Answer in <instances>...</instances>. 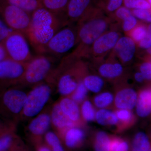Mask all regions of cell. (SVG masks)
Instances as JSON below:
<instances>
[{"label":"cell","mask_w":151,"mask_h":151,"mask_svg":"<svg viewBox=\"0 0 151 151\" xmlns=\"http://www.w3.org/2000/svg\"><path fill=\"white\" fill-rule=\"evenodd\" d=\"M8 58L3 45H0V61Z\"/></svg>","instance_id":"7bdbcfd3"},{"label":"cell","mask_w":151,"mask_h":151,"mask_svg":"<svg viewBox=\"0 0 151 151\" xmlns=\"http://www.w3.org/2000/svg\"><path fill=\"white\" fill-rule=\"evenodd\" d=\"M114 99V97L112 93L109 92H103L94 97V105L97 108H105L112 104Z\"/></svg>","instance_id":"4316f807"},{"label":"cell","mask_w":151,"mask_h":151,"mask_svg":"<svg viewBox=\"0 0 151 151\" xmlns=\"http://www.w3.org/2000/svg\"><path fill=\"white\" fill-rule=\"evenodd\" d=\"M140 71L145 78L151 80V63L145 62L142 63L140 66Z\"/></svg>","instance_id":"f35d334b"},{"label":"cell","mask_w":151,"mask_h":151,"mask_svg":"<svg viewBox=\"0 0 151 151\" xmlns=\"http://www.w3.org/2000/svg\"><path fill=\"white\" fill-rule=\"evenodd\" d=\"M105 9L108 12L113 13L122 6L123 0H106Z\"/></svg>","instance_id":"d590c367"},{"label":"cell","mask_w":151,"mask_h":151,"mask_svg":"<svg viewBox=\"0 0 151 151\" xmlns=\"http://www.w3.org/2000/svg\"><path fill=\"white\" fill-rule=\"evenodd\" d=\"M0 17L12 30L25 35L30 24L31 15L7 0H0Z\"/></svg>","instance_id":"52a82bcc"},{"label":"cell","mask_w":151,"mask_h":151,"mask_svg":"<svg viewBox=\"0 0 151 151\" xmlns=\"http://www.w3.org/2000/svg\"><path fill=\"white\" fill-rule=\"evenodd\" d=\"M94 0H69L65 16L69 24L77 22L93 7Z\"/></svg>","instance_id":"8fae6325"},{"label":"cell","mask_w":151,"mask_h":151,"mask_svg":"<svg viewBox=\"0 0 151 151\" xmlns=\"http://www.w3.org/2000/svg\"><path fill=\"white\" fill-rule=\"evenodd\" d=\"M139 46L144 49H149L151 47V24L149 25L147 30L145 37L140 42Z\"/></svg>","instance_id":"74e56055"},{"label":"cell","mask_w":151,"mask_h":151,"mask_svg":"<svg viewBox=\"0 0 151 151\" xmlns=\"http://www.w3.org/2000/svg\"><path fill=\"white\" fill-rule=\"evenodd\" d=\"M60 107L70 120L76 123L80 118V112L77 103L71 98H63L59 103Z\"/></svg>","instance_id":"d6986e66"},{"label":"cell","mask_w":151,"mask_h":151,"mask_svg":"<svg viewBox=\"0 0 151 151\" xmlns=\"http://www.w3.org/2000/svg\"><path fill=\"white\" fill-rule=\"evenodd\" d=\"M114 49L118 57L124 63H128L133 59L136 52L134 41L128 36L120 37Z\"/></svg>","instance_id":"7c38bea8"},{"label":"cell","mask_w":151,"mask_h":151,"mask_svg":"<svg viewBox=\"0 0 151 151\" xmlns=\"http://www.w3.org/2000/svg\"><path fill=\"white\" fill-rule=\"evenodd\" d=\"M150 148V141L145 134L140 132L135 135L132 151H147Z\"/></svg>","instance_id":"484cf974"},{"label":"cell","mask_w":151,"mask_h":151,"mask_svg":"<svg viewBox=\"0 0 151 151\" xmlns=\"http://www.w3.org/2000/svg\"><path fill=\"white\" fill-rule=\"evenodd\" d=\"M27 64L16 62L8 58L0 61V82L9 86L19 83Z\"/></svg>","instance_id":"9c48e42d"},{"label":"cell","mask_w":151,"mask_h":151,"mask_svg":"<svg viewBox=\"0 0 151 151\" xmlns=\"http://www.w3.org/2000/svg\"><path fill=\"white\" fill-rule=\"evenodd\" d=\"M137 94L134 89L126 88L117 92L114 102L116 108L119 109L131 110L137 105Z\"/></svg>","instance_id":"5bb4252c"},{"label":"cell","mask_w":151,"mask_h":151,"mask_svg":"<svg viewBox=\"0 0 151 151\" xmlns=\"http://www.w3.org/2000/svg\"><path fill=\"white\" fill-rule=\"evenodd\" d=\"M124 68L118 63H105L101 64L98 68L100 75L104 78L113 79L122 75Z\"/></svg>","instance_id":"44dd1931"},{"label":"cell","mask_w":151,"mask_h":151,"mask_svg":"<svg viewBox=\"0 0 151 151\" xmlns=\"http://www.w3.org/2000/svg\"><path fill=\"white\" fill-rule=\"evenodd\" d=\"M81 114L84 120L86 122H92L95 119V111L92 103L89 100L83 102L81 106Z\"/></svg>","instance_id":"83f0119b"},{"label":"cell","mask_w":151,"mask_h":151,"mask_svg":"<svg viewBox=\"0 0 151 151\" xmlns=\"http://www.w3.org/2000/svg\"><path fill=\"white\" fill-rule=\"evenodd\" d=\"M50 117L51 123L59 131L62 137L67 130L75 126V122L70 120L63 112L59 103L53 106Z\"/></svg>","instance_id":"9a60e30c"},{"label":"cell","mask_w":151,"mask_h":151,"mask_svg":"<svg viewBox=\"0 0 151 151\" xmlns=\"http://www.w3.org/2000/svg\"><path fill=\"white\" fill-rule=\"evenodd\" d=\"M147 33V30L145 27L140 26L133 29L131 32V37L133 40L140 42L145 37Z\"/></svg>","instance_id":"e575fe53"},{"label":"cell","mask_w":151,"mask_h":151,"mask_svg":"<svg viewBox=\"0 0 151 151\" xmlns=\"http://www.w3.org/2000/svg\"><path fill=\"white\" fill-rule=\"evenodd\" d=\"M120 38L118 32L114 30L106 32L93 43L88 55L92 54L96 57L104 56L114 48Z\"/></svg>","instance_id":"30bf717a"},{"label":"cell","mask_w":151,"mask_h":151,"mask_svg":"<svg viewBox=\"0 0 151 151\" xmlns=\"http://www.w3.org/2000/svg\"><path fill=\"white\" fill-rule=\"evenodd\" d=\"M7 1L11 4L31 15L36 10L42 7L37 0H7Z\"/></svg>","instance_id":"603a6c76"},{"label":"cell","mask_w":151,"mask_h":151,"mask_svg":"<svg viewBox=\"0 0 151 151\" xmlns=\"http://www.w3.org/2000/svg\"><path fill=\"white\" fill-rule=\"evenodd\" d=\"M116 114L119 121L124 124H129L132 121L133 115L130 110L119 109Z\"/></svg>","instance_id":"1f68e13d"},{"label":"cell","mask_w":151,"mask_h":151,"mask_svg":"<svg viewBox=\"0 0 151 151\" xmlns=\"http://www.w3.org/2000/svg\"><path fill=\"white\" fill-rule=\"evenodd\" d=\"M110 23L101 9H91L77 22V47L73 53L80 58L88 56L91 46L107 32Z\"/></svg>","instance_id":"7a4b0ae2"},{"label":"cell","mask_w":151,"mask_h":151,"mask_svg":"<svg viewBox=\"0 0 151 151\" xmlns=\"http://www.w3.org/2000/svg\"><path fill=\"white\" fill-rule=\"evenodd\" d=\"M13 126V123H8L7 124H4L0 122V135Z\"/></svg>","instance_id":"b9f144b4"},{"label":"cell","mask_w":151,"mask_h":151,"mask_svg":"<svg viewBox=\"0 0 151 151\" xmlns=\"http://www.w3.org/2000/svg\"><path fill=\"white\" fill-rule=\"evenodd\" d=\"M125 7L129 9H150L151 7L147 0H123Z\"/></svg>","instance_id":"f1b7e54d"},{"label":"cell","mask_w":151,"mask_h":151,"mask_svg":"<svg viewBox=\"0 0 151 151\" xmlns=\"http://www.w3.org/2000/svg\"><path fill=\"white\" fill-rule=\"evenodd\" d=\"M45 140L46 145L50 149L61 144L58 136L52 132H48L45 133Z\"/></svg>","instance_id":"4dcf8cb0"},{"label":"cell","mask_w":151,"mask_h":151,"mask_svg":"<svg viewBox=\"0 0 151 151\" xmlns=\"http://www.w3.org/2000/svg\"><path fill=\"white\" fill-rule=\"evenodd\" d=\"M136 107L137 114L140 117H147L150 114L151 89H145L140 93Z\"/></svg>","instance_id":"e0dca14e"},{"label":"cell","mask_w":151,"mask_h":151,"mask_svg":"<svg viewBox=\"0 0 151 151\" xmlns=\"http://www.w3.org/2000/svg\"><path fill=\"white\" fill-rule=\"evenodd\" d=\"M51 123V117L47 113L40 114L32 119L28 128L30 133L36 138V142L40 141V137L45 134Z\"/></svg>","instance_id":"4fadbf2b"},{"label":"cell","mask_w":151,"mask_h":151,"mask_svg":"<svg viewBox=\"0 0 151 151\" xmlns=\"http://www.w3.org/2000/svg\"><path fill=\"white\" fill-rule=\"evenodd\" d=\"M129 146L127 142L125 141H121L116 150L113 151H128Z\"/></svg>","instance_id":"60d3db41"},{"label":"cell","mask_w":151,"mask_h":151,"mask_svg":"<svg viewBox=\"0 0 151 151\" xmlns=\"http://www.w3.org/2000/svg\"><path fill=\"white\" fill-rule=\"evenodd\" d=\"M76 27L71 24L62 28L47 45L45 54L59 57L66 54L77 45Z\"/></svg>","instance_id":"5b68a950"},{"label":"cell","mask_w":151,"mask_h":151,"mask_svg":"<svg viewBox=\"0 0 151 151\" xmlns=\"http://www.w3.org/2000/svg\"><path fill=\"white\" fill-rule=\"evenodd\" d=\"M147 151H151V149L150 148V149H149Z\"/></svg>","instance_id":"c3c4849f"},{"label":"cell","mask_w":151,"mask_h":151,"mask_svg":"<svg viewBox=\"0 0 151 151\" xmlns=\"http://www.w3.org/2000/svg\"><path fill=\"white\" fill-rule=\"evenodd\" d=\"M35 85L27 94L22 114L27 118L37 116L48 102L51 94V83Z\"/></svg>","instance_id":"ba28073f"},{"label":"cell","mask_w":151,"mask_h":151,"mask_svg":"<svg viewBox=\"0 0 151 151\" xmlns=\"http://www.w3.org/2000/svg\"><path fill=\"white\" fill-rule=\"evenodd\" d=\"M14 31L8 26L2 19L0 17V38L3 42Z\"/></svg>","instance_id":"8d00e7d4"},{"label":"cell","mask_w":151,"mask_h":151,"mask_svg":"<svg viewBox=\"0 0 151 151\" xmlns=\"http://www.w3.org/2000/svg\"><path fill=\"white\" fill-rule=\"evenodd\" d=\"M26 36L22 33L13 31L4 41L3 45L9 59L26 63L33 57Z\"/></svg>","instance_id":"8992f818"},{"label":"cell","mask_w":151,"mask_h":151,"mask_svg":"<svg viewBox=\"0 0 151 151\" xmlns=\"http://www.w3.org/2000/svg\"><path fill=\"white\" fill-rule=\"evenodd\" d=\"M82 81L86 89L94 93L100 92L104 85L103 78L95 75L86 76Z\"/></svg>","instance_id":"cb8c5ba5"},{"label":"cell","mask_w":151,"mask_h":151,"mask_svg":"<svg viewBox=\"0 0 151 151\" xmlns=\"http://www.w3.org/2000/svg\"><path fill=\"white\" fill-rule=\"evenodd\" d=\"M14 126L0 135V151H12L20 147V141L14 132Z\"/></svg>","instance_id":"2e32d148"},{"label":"cell","mask_w":151,"mask_h":151,"mask_svg":"<svg viewBox=\"0 0 151 151\" xmlns=\"http://www.w3.org/2000/svg\"><path fill=\"white\" fill-rule=\"evenodd\" d=\"M63 137L66 147L74 149L80 145L84 140V133L80 128L74 127L67 130Z\"/></svg>","instance_id":"ac0fdd59"},{"label":"cell","mask_w":151,"mask_h":151,"mask_svg":"<svg viewBox=\"0 0 151 151\" xmlns=\"http://www.w3.org/2000/svg\"><path fill=\"white\" fill-rule=\"evenodd\" d=\"M135 80L138 82H142L145 78L141 72H137L134 75Z\"/></svg>","instance_id":"ee69618b"},{"label":"cell","mask_w":151,"mask_h":151,"mask_svg":"<svg viewBox=\"0 0 151 151\" xmlns=\"http://www.w3.org/2000/svg\"><path fill=\"white\" fill-rule=\"evenodd\" d=\"M122 25L123 30L127 32L133 29L136 26L137 23V19L132 13L125 18L123 20Z\"/></svg>","instance_id":"836d02e7"},{"label":"cell","mask_w":151,"mask_h":151,"mask_svg":"<svg viewBox=\"0 0 151 151\" xmlns=\"http://www.w3.org/2000/svg\"><path fill=\"white\" fill-rule=\"evenodd\" d=\"M12 151H25L23 150L21 148V147H19L15 149L14 150Z\"/></svg>","instance_id":"f6af8a7d"},{"label":"cell","mask_w":151,"mask_h":151,"mask_svg":"<svg viewBox=\"0 0 151 151\" xmlns=\"http://www.w3.org/2000/svg\"><path fill=\"white\" fill-rule=\"evenodd\" d=\"M87 92L88 89H86L82 80H81L78 83L74 92L72 93L71 99L77 103H81L86 97Z\"/></svg>","instance_id":"f546056e"},{"label":"cell","mask_w":151,"mask_h":151,"mask_svg":"<svg viewBox=\"0 0 151 151\" xmlns=\"http://www.w3.org/2000/svg\"><path fill=\"white\" fill-rule=\"evenodd\" d=\"M68 24L65 17L40 7L31 14L30 24L25 36L38 54H45L49 41L60 29Z\"/></svg>","instance_id":"6da1fadb"},{"label":"cell","mask_w":151,"mask_h":151,"mask_svg":"<svg viewBox=\"0 0 151 151\" xmlns=\"http://www.w3.org/2000/svg\"><path fill=\"white\" fill-rule=\"evenodd\" d=\"M56 60L57 58L47 54L33 56L27 64L20 84L35 86L47 79L54 70L53 65Z\"/></svg>","instance_id":"3957f363"},{"label":"cell","mask_w":151,"mask_h":151,"mask_svg":"<svg viewBox=\"0 0 151 151\" xmlns=\"http://www.w3.org/2000/svg\"><path fill=\"white\" fill-rule=\"evenodd\" d=\"M42 7L59 16L65 17L69 0H37Z\"/></svg>","instance_id":"ffe728a7"},{"label":"cell","mask_w":151,"mask_h":151,"mask_svg":"<svg viewBox=\"0 0 151 151\" xmlns=\"http://www.w3.org/2000/svg\"><path fill=\"white\" fill-rule=\"evenodd\" d=\"M148 1L149 2V4H150V5L151 7V0H148Z\"/></svg>","instance_id":"7dc6e473"},{"label":"cell","mask_w":151,"mask_h":151,"mask_svg":"<svg viewBox=\"0 0 151 151\" xmlns=\"http://www.w3.org/2000/svg\"><path fill=\"white\" fill-rule=\"evenodd\" d=\"M148 52L150 54H151V47H150L148 49Z\"/></svg>","instance_id":"bcb514c9"},{"label":"cell","mask_w":151,"mask_h":151,"mask_svg":"<svg viewBox=\"0 0 151 151\" xmlns=\"http://www.w3.org/2000/svg\"><path fill=\"white\" fill-rule=\"evenodd\" d=\"M95 119L97 123L102 126L116 125L119 122L116 113L105 109H100L97 112Z\"/></svg>","instance_id":"7402d4cb"},{"label":"cell","mask_w":151,"mask_h":151,"mask_svg":"<svg viewBox=\"0 0 151 151\" xmlns=\"http://www.w3.org/2000/svg\"><path fill=\"white\" fill-rule=\"evenodd\" d=\"M36 151H52L46 144H41L40 141L36 142Z\"/></svg>","instance_id":"ab89813d"},{"label":"cell","mask_w":151,"mask_h":151,"mask_svg":"<svg viewBox=\"0 0 151 151\" xmlns=\"http://www.w3.org/2000/svg\"><path fill=\"white\" fill-rule=\"evenodd\" d=\"M27 95L14 85L6 88L0 94V115L13 123L12 119L22 114Z\"/></svg>","instance_id":"277c9868"},{"label":"cell","mask_w":151,"mask_h":151,"mask_svg":"<svg viewBox=\"0 0 151 151\" xmlns=\"http://www.w3.org/2000/svg\"><path fill=\"white\" fill-rule=\"evenodd\" d=\"M132 12L135 17L151 23V12L150 10L137 9L132 10Z\"/></svg>","instance_id":"d6a6232c"},{"label":"cell","mask_w":151,"mask_h":151,"mask_svg":"<svg viewBox=\"0 0 151 151\" xmlns=\"http://www.w3.org/2000/svg\"><path fill=\"white\" fill-rule=\"evenodd\" d=\"M111 140L105 132H98L95 137L94 150L95 151H110Z\"/></svg>","instance_id":"d4e9b609"}]
</instances>
